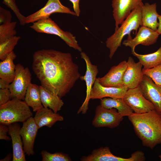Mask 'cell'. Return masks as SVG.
<instances>
[{
    "label": "cell",
    "instance_id": "obj_1",
    "mask_svg": "<svg viewBox=\"0 0 161 161\" xmlns=\"http://www.w3.org/2000/svg\"><path fill=\"white\" fill-rule=\"evenodd\" d=\"M32 68L41 85L61 98L69 92L81 76L71 53L53 49L35 52Z\"/></svg>",
    "mask_w": 161,
    "mask_h": 161
},
{
    "label": "cell",
    "instance_id": "obj_2",
    "mask_svg": "<svg viewBox=\"0 0 161 161\" xmlns=\"http://www.w3.org/2000/svg\"><path fill=\"white\" fill-rule=\"evenodd\" d=\"M128 117L143 146L152 149L161 144V114L156 110Z\"/></svg>",
    "mask_w": 161,
    "mask_h": 161
},
{
    "label": "cell",
    "instance_id": "obj_3",
    "mask_svg": "<svg viewBox=\"0 0 161 161\" xmlns=\"http://www.w3.org/2000/svg\"><path fill=\"white\" fill-rule=\"evenodd\" d=\"M143 3L133 10L127 17L120 27L114 33L108 38L106 41V47L109 50V57L112 59L118 48L121 46L122 40L126 35H130L132 31L137 33L140 26H141L142 9Z\"/></svg>",
    "mask_w": 161,
    "mask_h": 161
},
{
    "label": "cell",
    "instance_id": "obj_4",
    "mask_svg": "<svg viewBox=\"0 0 161 161\" xmlns=\"http://www.w3.org/2000/svg\"><path fill=\"white\" fill-rule=\"evenodd\" d=\"M29 106L24 101L12 99L0 106V123L9 125L18 122H23L32 117Z\"/></svg>",
    "mask_w": 161,
    "mask_h": 161
},
{
    "label": "cell",
    "instance_id": "obj_5",
    "mask_svg": "<svg viewBox=\"0 0 161 161\" xmlns=\"http://www.w3.org/2000/svg\"><path fill=\"white\" fill-rule=\"evenodd\" d=\"M30 27L37 32L56 35L69 47L80 52L82 51L76 37L71 32L63 30L49 18L34 22Z\"/></svg>",
    "mask_w": 161,
    "mask_h": 161
},
{
    "label": "cell",
    "instance_id": "obj_6",
    "mask_svg": "<svg viewBox=\"0 0 161 161\" xmlns=\"http://www.w3.org/2000/svg\"><path fill=\"white\" fill-rule=\"evenodd\" d=\"M31 80V74L28 67H24L20 64L16 65L15 77L9 88L11 98L24 100Z\"/></svg>",
    "mask_w": 161,
    "mask_h": 161
},
{
    "label": "cell",
    "instance_id": "obj_7",
    "mask_svg": "<svg viewBox=\"0 0 161 161\" xmlns=\"http://www.w3.org/2000/svg\"><path fill=\"white\" fill-rule=\"evenodd\" d=\"M145 159L144 154L142 151H136L133 153L130 157L125 158L113 154L109 148L106 146L93 150L90 154L82 157L80 160L82 161H143Z\"/></svg>",
    "mask_w": 161,
    "mask_h": 161
},
{
    "label": "cell",
    "instance_id": "obj_8",
    "mask_svg": "<svg viewBox=\"0 0 161 161\" xmlns=\"http://www.w3.org/2000/svg\"><path fill=\"white\" fill-rule=\"evenodd\" d=\"M123 118L116 109H107L100 104L96 108L92 124L96 128L113 129L119 126Z\"/></svg>",
    "mask_w": 161,
    "mask_h": 161
},
{
    "label": "cell",
    "instance_id": "obj_9",
    "mask_svg": "<svg viewBox=\"0 0 161 161\" xmlns=\"http://www.w3.org/2000/svg\"><path fill=\"white\" fill-rule=\"evenodd\" d=\"M123 99L134 113H143L156 110L153 104L144 96L139 86L128 89Z\"/></svg>",
    "mask_w": 161,
    "mask_h": 161
},
{
    "label": "cell",
    "instance_id": "obj_10",
    "mask_svg": "<svg viewBox=\"0 0 161 161\" xmlns=\"http://www.w3.org/2000/svg\"><path fill=\"white\" fill-rule=\"evenodd\" d=\"M55 13H64L76 16L69 8L63 5L60 0H48L45 5L35 12L26 17V24L33 23L39 20L48 18Z\"/></svg>",
    "mask_w": 161,
    "mask_h": 161
},
{
    "label": "cell",
    "instance_id": "obj_11",
    "mask_svg": "<svg viewBox=\"0 0 161 161\" xmlns=\"http://www.w3.org/2000/svg\"><path fill=\"white\" fill-rule=\"evenodd\" d=\"M81 58L85 61L86 65V71L85 75L80 76V79L84 80L86 85V95L85 99L80 107L78 113L81 112L86 113L88 109V104L90 99L89 95L92 87L97 79L96 76L98 70L96 65L93 64L88 56L84 52H80Z\"/></svg>",
    "mask_w": 161,
    "mask_h": 161
},
{
    "label": "cell",
    "instance_id": "obj_12",
    "mask_svg": "<svg viewBox=\"0 0 161 161\" xmlns=\"http://www.w3.org/2000/svg\"><path fill=\"white\" fill-rule=\"evenodd\" d=\"M159 35L157 31L141 26L135 37L132 38L131 35H129L127 39L123 42V44L130 47L131 52H133L135 51V47L139 44L148 46L154 44L157 42Z\"/></svg>",
    "mask_w": 161,
    "mask_h": 161
},
{
    "label": "cell",
    "instance_id": "obj_13",
    "mask_svg": "<svg viewBox=\"0 0 161 161\" xmlns=\"http://www.w3.org/2000/svg\"><path fill=\"white\" fill-rule=\"evenodd\" d=\"M143 0H112L113 16L115 22V31L132 11L143 3Z\"/></svg>",
    "mask_w": 161,
    "mask_h": 161
},
{
    "label": "cell",
    "instance_id": "obj_14",
    "mask_svg": "<svg viewBox=\"0 0 161 161\" xmlns=\"http://www.w3.org/2000/svg\"><path fill=\"white\" fill-rule=\"evenodd\" d=\"M39 128L33 117H32L23 122L20 130L25 154L28 156L33 155L35 140Z\"/></svg>",
    "mask_w": 161,
    "mask_h": 161
},
{
    "label": "cell",
    "instance_id": "obj_15",
    "mask_svg": "<svg viewBox=\"0 0 161 161\" xmlns=\"http://www.w3.org/2000/svg\"><path fill=\"white\" fill-rule=\"evenodd\" d=\"M139 86L145 97L161 114V86L156 84L150 78L144 75Z\"/></svg>",
    "mask_w": 161,
    "mask_h": 161
},
{
    "label": "cell",
    "instance_id": "obj_16",
    "mask_svg": "<svg viewBox=\"0 0 161 161\" xmlns=\"http://www.w3.org/2000/svg\"><path fill=\"white\" fill-rule=\"evenodd\" d=\"M127 67L124 73L123 82L124 86L132 89L139 86L144 74L143 65L139 62L136 63L132 57H129L127 61Z\"/></svg>",
    "mask_w": 161,
    "mask_h": 161
},
{
    "label": "cell",
    "instance_id": "obj_17",
    "mask_svg": "<svg viewBox=\"0 0 161 161\" xmlns=\"http://www.w3.org/2000/svg\"><path fill=\"white\" fill-rule=\"evenodd\" d=\"M127 67V61H123L112 66L103 77L97 79L100 83L105 86H123V78Z\"/></svg>",
    "mask_w": 161,
    "mask_h": 161
},
{
    "label": "cell",
    "instance_id": "obj_18",
    "mask_svg": "<svg viewBox=\"0 0 161 161\" xmlns=\"http://www.w3.org/2000/svg\"><path fill=\"white\" fill-rule=\"evenodd\" d=\"M128 88L121 87H107L100 84L97 78L92 87L89 99H101L105 97L122 98L125 94Z\"/></svg>",
    "mask_w": 161,
    "mask_h": 161
},
{
    "label": "cell",
    "instance_id": "obj_19",
    "mask_svg": "<svg viewBox=\"0 0 161 161\" xmlns=\"http://www.w3.org/2000/svg\"><path fill=\"white\" fill-rule=\"evenodd\" d=\"M8 134L11 137L13 147V161H26L21 136V127L17 123L8 125Z\"/></svg>",
    "mask_w": 161,
    "mask_h": 161
},
{
    "label": "cell",
    "instance_id": "obj_20",
    "mask_svg": "<svg viewBox=\"0 0 161 161\" xmlns=\"http://www.w3.org/2000/svg\"><path fill=\"white\" fill-rule=\"evenodd\" d=\"M33 118L39 129L44 126L51 128L56 122L64 120V117L58 113L44 107L36 112Z\"/></svg>",
    "mask_w": 161,
    "mask_h": 161
},
{
    "label": "cell",
    "instance_id": "obj_21",
    "mask_svg": "<svg viewBox=\"0 0 161 161\" xmlns=\"http://www.w3.org/2000/svg\"><path fill=\"white\" fill-rule=\"evenodd\" d=\"M159 15L157 11L156 3L150 4L146 3L143 4L142 9L141 26L157 31L158 25L157 20Z\"/></svg>",
    "mask_w": 161,
    "mask_h": 161
},
{
    "label": "cell",
    "instance_id": "obj_22",
    "mask_svg": "<svg viewBox=\"0 0 161 161\" xmlns=\"http://www.w3.org/2000/svg\"><path fill=\"white\" fill-rule=\"evenodd\" d=\"M41 101L43 107L48 108L55 112L60 111L64 105L61 98L47 89L39 86Z\"/></svg>",
    "mask_w": 161,
    "mask_h": 161
},
{
    "label": "cell",
    "instance_id": "obj_23",
    "mask_svg": "<svg viewBox=\"0 0 161 161\" xmlns=\"http://www.w3.org/2000/svg\"><path fill=\"white\" fill-rule=\"evenodd\" d=\"M16 57V55L13 51L0 62V78L9 83L12 82L15 77L16 65L13 61Z\"/></svg>",
    "mask_w": 161,
    "mask_h": 161
},
{
    "label": "cell",
    "instance_id": "obj_24",
    "mask_svg": "<svg viewBox=\"0 0 161 161\" xmlns=\"http://www.w3.org/2000/svg\"><path fill=\"white\" fill-rule=\"evenodd\" d=\"M100 100V105L107 109L114 108L123 117L132 114L133 111L122 98L105 97Z\"/></svg>",
    "mask_w": 161,
    "mask_h": 161
},
{
    "label": "cell",
    "instance_id": "obj_25",
    "mask_svg": "<svg viewBox=\"0 0 161 161\" xmlns=\"http://www.w3.org/2000/svg\"><path fill=\"white\" fill-rule=\"evenodd\" d=\"M24 100L32 108L33 112H36L43 107L41 101L39 86L31 83L27 89Z\"/></svg>",
    "mask_w": 161,
    "mask_h": 161
},
{
    "label": "cell",
    "instance_id": "obj_26",
    "mask_svg": "<svg viewBox=\"0 0 161 161\" xmlns=\"http://www.w3.org/2000/svg\"><path fill=\"white\" fill-rule=\"evenodd\" d=\"M131 53L139 59L143 69H151L161 64V45L157 51L151 53L140 54L135 51L131 52Z\"/></svg>",
    "mask_w": 161,
    "mask_h": 161
},
{
    "label": "cell",
    "instance_id": "obj_27",
    "mask_svg": "<svg viewBox=\"0 0 161 161\" xmlns=\"http://www.w3.org/2000/svg\"><path fill=\"white\" fill-rule=\"evenodd\" d=\"M20 38V36L16 35L0 43V59L1 61L13 51Z\"/></svg>",
    "mask_w": 161,
    "mask_h": 161
},
{
    "label": "cell",
    "instance_id": "obj_28",
    "mask_svg": "<svg viewBox=\"0 0 161 161\" xmlns=\"http://www.w3.org/2000/svg\"><path fill=\"white\" fill-rule=\"evenodd\" d=\"M16 21L9 22L0 25V43L16 35L17 32L15 28Z\"/></svg>",
    "mask_w": 161,
    "mask_h": 161
},
{
    "label": "cell",
    "instance_id": "obj_29",
    "mask_svg": "<svg viewBox=\"0 0 161 161\" xmlns=\"http://www.w3.org/2000/svg\"><path fill=\"white\" fill-rule=\"evenodd\" d=\"M42 161H71L72 159L66 154L62 152L51 153L47 151L41 152Z\"/></svg>",
    "mask_w": 161,
    "mask_h": 161
},
{
    "label": "cell",
    "instance_id": "obj_30",
    "mask_svg": "<svg viewBox=\"0 0 161 161\" xmlns=\"http://www.w3.org/2000/svg\"><path fill=\"white\" fill-rule=\"evenodd\" d=\"M144 74L150 78L156 84L161 86V64L153 68L144 69Z\"/></svg>",
    "mask_w": 161,
    "mask_h": 161
},
{
    "label": "cell",
    "instance_id": "obj_31",
    "mask_svg": "<svg viewBox=\"0 0 161 161\" xmlns=\"http://www.w3.org/2000/svg\"><path fill=\"white\" fill-rule=\"evenodd\" d=\"M2 3L9 8L14 12L20 24L24 25L26 23V17L23 15L20 12L16 3L15 0H3Z\"/></svg>",
    "mask_w": 161,
    "mask_h": 161
},
{
    "label": "cell",
    "instance_id": "obj_32",
    "mask_svg": "<svg viewBox=\"0 0 161 161\" xmlns=\"http://www.w3.org/2000/svg\"><path fill=\"white\" fill-rule=\"evenodd\" d=\"M12 15L9 10L0 7V23H3L11 22Z\"/></svg>",
    "mask_w": 161,
    "mask_h": 161
},
{
    "label": "cell",
    "instance_id": "obj_33",
    "mask_svg": "<svg viewBox=\"0 0 161 161\" xmlns=\"http://www.w3.org/2000/svg\"><path fill=\"white\" fill-rule=\"evenodd\" d=\"M10 98L11 95L9 89H0V106L7 103Z\"/></svg>",
    "mask_w": 161,
    "mask_h": 161
},
{
    "label": "cell",
    "instance_id": "obj_34",
    "mask_svg": "<svg viewBox=\"0 0 161 161\" xmlns=\"http://www.w3.org/2000/svg\"><path fill=\"white\" fill-rule=\"evenodd\" d=\"M8 126L1 124H0V139L9 141L11 139L7 135L8 134Z\"/></svg>",
    "mask_w": 161,
    "mask_h": 161
},
{
    "label": "cell",
    "instance_id": "obj_35",
    "mask_svg": "<svg viewBox=\"0 0 161 161\" xmlns=\"http://www.w3.org/2000/svg\"><path fill=\"white\" fill-rule=\"evenodd\" d=\"M72 4L74 12L76 15V16H79L80 15V10L79 7L80 0H69Z\"/></svg>",
    "mask_w": 161,
    "mask_h": 161
},
{
    "label": "cell",
    "instance_id": "obj_36",
    "mask_svg": "<svg viewBox=\"0 0 161 161\" xmlns=\"http://www.w3.org/2000/svg\"><path fill=\"white\" fill-rule=\"evenodd\" d=\"M10 83H8L4 79H0V89H4L9 88Z\"/></svg>",
    "mask_w": 161,
    "mask_h": 161
},
{
    "label": "cell",
    "instance_id": "obj_37",
    "mask_svg": "<svg viewBox=\"0 0 161 161\" xmlns=\"http://www.w3.org/2000/svg\"><path fill=\"white\" fill-rule=\"evenodd\" d=\"M158 19L159 21L158 25L157 31L160 35L161 34V15H159Z\"/></svg>",
    "mask_w": 161,
    "mask_h": 161
},
{
    "label": "cell",
    "instance_id": "obj_38",
    "mask_svg": "<svg viewBox=\"0 0 161 161\" xmlns=\"http://www.w3.org/2000/svg\"><path fill=\"white\" fill-rule=\"evenodd\" d=\"M10 154L7 155L4 158L1 160L0 161H9L11 160V158L13 159V156Z\"/></svg>",
    "mask_w": 161,
    "mask_h": 161
},
{
    "label": "cell",
    "instance_id": "obj_39",
    "mask_svg": "<svg viewBox=\"0 0 161 161\" xmlns=\"http://www.w3.org/2000/svg\"><path fill=\"white\" fill-rule=\"evenodd\" d=\"M159 157L160 158V160L161 161V154H160V155L159 156Z\"/></svg>",
    "mask_w": 161,
    "mask_h": 161
}]
</instances>
